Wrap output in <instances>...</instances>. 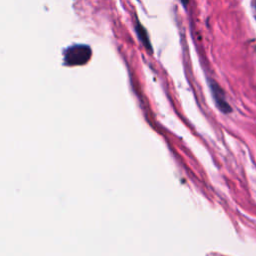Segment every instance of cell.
Wrapping results in <instances>:
<instances>
[{"label": "cell", "instance_id": "1", "mask_svg": "<svg viewBox=\"0 0 256 256\" xmlns=\"http://www.w3.org/2000/svg\"><path fill=\"white\" fill-rule=\"evenodd\" d=\"M64 64L68 66L83 65L85 64L91 56V49L87 45L77 44L68 47L64 52Z\"/></svg>", "mask_w": 256, "mask_h": 256}, {"label": "cell", "instance_id": "2", "mask_svg": "<svg viewBox=\"0 0 256 256\" xmlns=\"http://www.w3.org/2000/svg\"><path fill=\"white\" fill-rule=\"evenodd\" d=\"M210 88L213 95V98L215 100V103L217 107L223 112V113H230L232 111V108L230 107L229 103L226 101L224 97V92L221 89V87L214 81H210Z\"/></svg>", "mask_w": 256, "mask_h": 256}, {"label": "cell", "instance_id": "3", "mask_svg": "<svg viewBox=\"0 0 256 256\" xmlns=\"http://www.w3.org/2000/svg\"><path fill=\"white\" fill-rule=\"evenodd\" d=\"M136 31H137V33H138V36H139V38L142 40V42H143V44L145 45V46H147L148 48H150L151 46H150V43H149V41H148V36H147V33H146V31H145V29L140 25V23H138L137 24V28H136Z\"/></svg>", "mask_w": 256, "mask_h": 256}]
</instances>
